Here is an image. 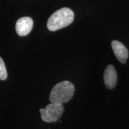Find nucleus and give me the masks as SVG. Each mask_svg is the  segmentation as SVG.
I'll return each mask as SVG.
<instances>
[{"label": "nucleus", "mask_w": 129, "mask_h": 129, "mask_svg": "<svg viewBox=\"0 0 129 129\" xmlns=\"http://www.w3.org/2000/svg\"><path fill=\"white\" fill-rule=\"evenodd\" d=\"M74 14L68 8H62L54 12L49 17L47 27L51 31H56L65 28L72 23Z\"/></svg>", "instance_id": "1"}, {"label": "nucleus", "mask_w": 129, "mask_h": 129, "mask_svg": "<svg viewBox=\"0 0 129 129\" xmlns=\"http://www.w3.org/2000/svg\"><path fill=\"white\" fill-rule=\"evenodd\" d=\"M75 92L73 84L68 81L57 84L51 90L50 94V101L51 103L63 104L72 99Z\"/></svg>", "instance_id": "2"}, {"label": "nucleus", "mask_w": 129, "mask_h": 129, "mask_svg": "<svg viewBox=\"0 0 129 129\" xmlns=\"http://www.w3.org/2000/svg\"><path fill=\"white\" fill-rule=\"evenodd\" d=\"M64 111L62 104L51 103L46 106V108L40 109V112L43 121L46 122H54L60 118Z\"/></svg>", "instance_id": "3"}, {"label": "nucleus", "mask_w": 129, "mask_h": 129, "mask_svg": "<svg viewBox=\"0 0 129 129\" xmlns=\"http://www.w3.org/2000/svg\"><path fill=\"white\" fill-rule=\"evenodd\" d=\"M33 20L29 17H23L18 19L16 24V30L19 36L28 35L33 28Z\"/></svg>", "instance_id": "4"}, {"label": "nucleus", "mask_w": 129, "mask_h": 129, "mask_svg": "<svg viewBox=\"0 0 129 129\" xmlns=\"http://www.w3.org/2000/svg\"><path fill=\"white\" fill-rule=\"evenodd\" d=\"M104 83L108 89H112L117 82V74L114 66L109 64L106 68L104 74Z\"/></svg>", "instance_id": "5"}, {"label": "nucleus", "mask_w": 129, "mask_h": 129, "mask_svg": "<svg viewBox=\"0 0 129 129\" xmlns=\"http://www.w3.org/2000/svg\"><path fill=\"white\" fill-rule=\"evenodd\" d=\"M111 46L114 54L118 60L122 63H125L128 59V51L124 45L120 41L114 40L111 43Z\"/></svg>", "instance_id": "6"}, {"label": "nucleus", "mask_w": 129, "mask_h": 129, "mask_svg": "<svg viewBox=\"0 0 129 129\" xmlns=\"http://www.w3.org/2000/svg\"><path fill=\"white\" fill-rule=\"evenodd\" d=\"M7 78V72L3 59L0 57V80H6Z\"/></svg>", "instance_id": "7"}]
</instances>
